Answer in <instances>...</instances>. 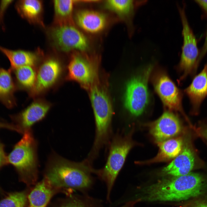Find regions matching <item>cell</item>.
I'll return each mask as SVG.
<instances>
[{
    "label": "cell",
    "instance_id": "34",
    "mask_svg": "<svg viewBox=\"0 0 207 207\" xmlns=\"http://www.w3.org/2000/svg\"><path fill=\"white\" fill-rule=\"evenodd\" d=\"M131 204H125L122 206L121 207H130V206H131Z\"/></svg>",
    "mask_w": 207,
    "mask_h": 207
},
{
    "label": "cell",
    "instance_id": "20",
    "mask_svg": "<svg viewBox=\"0 0 207 207\" xmlns=\"http://www.w3.org/2000/svg\"><path fill=\"white\" fill-rule=\"evenodd\" d=\"M16 10L23 18L30 22L43 25L42 20L43 10L41 1L37 0H23L16 3Z\"/></svg>",
    "mask_w": 207,
    "mask_h": 207
},
{
    "label": "cell",
    "instance_id": "18",
    "mask_svg": "<svg viewBox=\"0 0 207 207\" xmlns=\"http://www.w3.org/2000/svg\"><path fill=\"white\" fill-rule=\"evenodd\" d=\"M57 189L45 177L27 196L29 207H46Z\"/></svg>",
    "mask_w": 207,
    "mask_h": 207
},
{
    "label": "cell",
    "instance_id": "22",
    "mask_svg": "<svg viewBox=\"0 0 207 207\" xmlns=\"http://www.w3.org/2000/svg\"><path fill=\"white\" fill-rule=\"evenodd\" d=\"M11 71L14 73L17 87L29 92L33 89L36 79L37 69L35 67L23 66Z\"/></svg>",
    "mask_w": 207,
    "mask_h": 207
},
{
    "label": "cell",
    "instance_id": "1",
    "mask_svg": "<svg viewBox=\"0 0 207 207\" xmlns=\"http://www.w3.org/2000/svg\"><path fill=\"white\" fill-rule=\"evenodd\" d=\"M205 187L204 179L197 173L164 179L145 187L142 199L150 202L180 201L198 196Z\"/></svg>",
    "mask_w": 207,
    "mask_h": 207
},
{
    "label": "cell",
    "instance_id": "3",
    "mask_svg": "<svg viewBox=\"0 0 207 207\" xmlns=\"http://www.w3.org/2000/svg\"><path fill=\"white\" fill-rule=\"evenodd\" d=\"M23 134L7 156V162L15 168L20 180L30 184L37 177V144L31 129Z\"/></svg>",
    "mask_w": 207,
    "mask_h": 207
},
{
    "label": "cell",
    "instance_id": "33",
    "mask_svg": "<svg viewBox=\"0 0 207 207\" xmlns=\"http://www.w3.org/2000/svg\"><path fill=\"white\" fill-rule=\"evenodd\" d=\"M194 207H207V203H200Z\"/></svg>",
    "mask_w": 207,
    "mask_h": 207
},
{
    "label": "cell",
    "instance_id": "5",
    "mask_svg": "<svg viewBox=\"0 0 207 207\" xmlns=\"http://www.w3.org/2000/svg\"><path fill=\"white\" fill-rule=\"evenodd\" d=\"M128 135L116 136L111 145L108 158L104 168L98 171L101 178L107 187V198L108 199L115 180L124 164L129 152L134 143Z\"/></svg>",
    "mask_w": 207,
    "mask_h": 207
},
{
    "label": "cell",
    "instance_id": "24",
    "mask_svg": "<svg viewBox=\"0 0 207 207\" xmlns=\"http://www.w3.org/2000/svg\"><path fill=\"white\" fill-rule=\"evenodd\" d=\"M75 1L55 0V20L57 26L73 25L72 14Z\"/></svg>",
    "mask_w": 207,
    "mask_h": 207
},
{
    "label": "cell",
    "instance_id": "9",
    "mask_svg": "<svg viewBox=\"0 0 207 207\" xmlns=\"http://www.w3.org/2000/svg\"><path fill=\"white\" fill-rule=\"evenodd\" d=\"M52 105L43 98H36L20 112L11 116L12 123L16 128L18 133L23 134L31 129L33 125L45 117Z\"/></svg>",
    "mask_w": 207,
    "mask_h": 207
},
{
    "label": "cell",
    "instance_id": "27",
    "mask_svg": "<svg viewBox=\"0 0 207 207\" xmlns=\"http://www.w3.org/2000/svg\"><path fill=\"white\" fill-rule=\"evenodd\" d=\"M7 156L5 150V145L0 140V169L8 164ZM0 188V191H1Z\"/></svg>",
    "mask_w": 207,
    "mask_h": 207
},
{
    "label": "cell",
    "instance_id": "17",
    "mask_svg": "<svg viewBox=\"0 0 207 207\" xmlns=\"http://www.w3.org/2000/svg\"><path fill=\"white\" fill-rule=\"evenodd\" d=\"M157 143L159 148L157 155L152 159L141 162L139 163H153L168 161L174 159L181 152L183 143L182 138L180 137L171 138Z\"/></svg>",
    "mask_w": 207,
    "mask_h": 207
},
{
    "label": "cell",
    "instance_id": "4",
    "mask_svg": "<svg viewBox=\"0 0 207 207\" xmlns=\"http://www.w3.org/2000/svg\"><path fill=\"white\" fill-rule=\"evenodd\" d=\"M90 97L96 124V135L92 150L98 152L109 137L112 111L106 92L98 85L91 87Z\"/></svg>",
    "mask_w": 207,
    "mask_h": 207
},
{
    "label": "cell",
    "instance_id": "2",
    "mask_svg": "<svg viewBox=\"0 0 207 207\" xmlns=\"http://www.w3.org/2000/svg\"><path fill=\"white\" fill-rule=\"evenodd\" d=\"M91 170L85 161L75 162L53 154L48 159L45 177L57 189L83 190L92 184Z\"/></svg>",
    "mask_w": 207,
    "mask_h": 207
},
{
    "label": "cell",
    "instance_id": "6",
    "mask_svg": "<svg viewBox=\"0 0 207 207\" xmlns=\"http://www.w3.org/2000/svg\"><path fill=\"white\" fill-rule=\"evenodd\" d=\"M153 69L149 65L132 78L127 83L125 105L133 115L138 116L144 110L149 101L148 82Z\"/></svg>",
    "mask_w": 207,
    "mask_h": 207
},
{
    "label": "cell",
    "instance_id": "12",
    "mask_svg": "<svg viewBox=\"0 0 207 207\" xmlns=\"http://www.w3.org/2000/svg\"><path fill=\"white\" fill-rule=\"evenodd\" d=\"M155 91L164 105L170 110L178 111L185 116L182 106V94L176 85L165 74H157L153 80Z\"/></svg>",
    "mask_w": 207,
    "mask_h": 207
},
{
    "label": "cell",
    "instance_id": "23",
    "mask_svg": "<svg viewBox=\"0 0 207 207\" xmlns=\"http://www.w3.org/2000/svg\"><path fill=\"white\" fill-rule=\"evenodd\" d=\"M146 1L109 0L105 2V7L117 14L123 17L132 16L137 7L146 3Z\"/></svg>",
    "mask_w": 207,
    "mask_h": 207
},
{
    "label": "cell",
    "instance_id": "28",
    "mask_svg": "<svg viewBox=\"0 0 207 207\" xmlns=\"http://www.w3.org/2000/svg\"><path fill=\"white\" fill-rule=\"evenodd\" d=\"M7 129L17 132L16 127L12 123H10L0 121V129Z\"/></svg>",
    "mask_w": 207,
    "mask_h": 207
},
{
    "label": "cell",
    "instance_id": "13",
    "mask_svg": "<svg viewBox=\"0 0 207 207\" xmlns=\"http://www.w3.org/2000/svg\"><path fill=\"white\" fill-rule=\"evenodd\" d=\"M148 125L150 133L157 142L164 141L177 136L181 129L178 118L169 112H164L158 119Z\"/></svg>",
    "mask_w": 207,
    "mask_h": 207
},
{
    "label": "cell",
    "instance_id": "11",
    "mask_svg": "<svg viewBox=\"0 0 207 207\" xmlns=\"http://www.w3.org/2000/svg\"><path fill=\"white\" fill-rule=\"evenodd\" d=\"M97 76V68L89 59L79 54L72 56L67 67L66 80L75 81L88 88L94 84Z\"/></svg>",
    "mask_w": 207,
    "mask_h": 207
},
{
    "label": "cell",
    "instance_id": "26",
    "mask_svg": "<svg viewBox=\"0 0 207 207\" xmlns=\"http://www.w3.org/2000/svg\"><path fill=\"white\" fill-rule=\"evenodd\" d=\"M57 207H91L87 202L78 198L72 197L62 201Z\"/></svg>",
    "mask_w": 207,
    "mask_h": 207
},
{
    "label": "cell",
    "instance_id": "29",
    "mask_svg": "<svg viewBox=\"0 0 207 207\" xmlns=\"http://www.w3.org/2000/svg\"><path fill=\"white\" fill-rule=\"evenodd\" d=\"M207 52V31L206 32L205 41L202 48L200 53L199 54L198 62L199 64L200 61L202 59Z\"/></svg>",
    "mask_w": 207,
    "mask_h": 207
},
{
    "label": "cell",
    "instance_id": "14",
    "mask_svg": "<svg viewBox=\"0 0 207 207\" xmlns=\"http://www.w3.org/2000/svg\"><path fill=\"white\" fill-rule=\"evenodd\" d=\"M185 91L190 100L192 111L194 113H197L202 102L207 97V63L194 77Z\"/></svg>",
    "mask_w": 207,
    "mask_h": 207
},
{
    "label": "cell",
    "instance_id": "10",
    "mask_svg": "<svg viewBox=\"0 0 207 207\" xmlns=\"http://www.w3.org/2000/svg\"><path fill=\"white\" fill-rule=\"evenodd\" d=\"M51 34L55 46L62 51L73 50L85 51L88 47L85 36L73 25L57 26L53 29Z\"/></svg>",
    "mask_w": 207,
    "mask_h": 207
},
{
    "label": "cell",
    "instance_id": "15",
    "mask_svg": "<svg viewBox=\"0 0 207 207\" xmlns=\"http://www.w3.org/2000/svg\"><path fill=\"white\" fill-rule=\"evenodd\" d=\"M194 164L193 152L189 144L183 143L180 154L167 166L162 170L163 174L177 177L190 173Z\"/></svg>",
    "mask_w": 207,
    "mask_h": 207
},
{
    "label": "cell",
    "instance_id": "19",
    "mask_svg": "<svg viewBox=\"0 0 207 207\" xmlns=\"http://www.w3.org/2000/svg\"><path fill=\"white\" fill-rule=\"evenodd\" d=\"M12 71L0 67V102L9 108L16 105L14 93L17 86Z\"/></svg>",
    "mask_w": 207,
    "mask_h": 207
},
{
    "label": "cell",
    "instance_id": "30",
    "mask_svg": "<svg viewBox=\"0 0 207 207\" xmlns=\"http://www.w3.org/2000/svg\"><path fill=\"white\" fill-rule=\"evenodd\" d=\"M12 1H3L1 2L0 6V20H2L4 12Z\"/></svg>",
    "mask_w": 207,
    "mask_h": 207
},
{
    "label": "cell",
    "instance_id": "25",
    "mask_svg": "<svg viewBox=\"0 0 207 207\" xmlns=\"http://www.w3.org/2000/svg\"><path fill=\"white\" fill-rule=\"evenodd\" d=\"M27 198L25 191L9 193L0 200V207H26Z\"/></svg>",
    "mask_w": 207,
    "mask_h": 207
},
{
    "label": "cell",
    "instance_id": "8",
    "mask_svg": "<svg viewBox=\"0 0 207 207\" xmlns=\"http://www.w3.org/2000/svg\"><path fill=\"white\" fill-rule=\"evenodd\" d=\"M64 68L61 62L54 58L44 61L37 68L36 83L29 92L30 97H39L54 87L62 78Z\"/></svg>",
    "mask_w": 207,
    "mask_h": 207
},
{
    "label": "cell",
    "instance_id": "31",
    "mask_svg": "<svg viewBox=\"0 0 207 207\" xmlns=\"http://www.w3.org/2000/svg\"><path fill=\"white\" fill-rule=\"evenodd\" d=\"M198 129V134L207 140V125L201 126Z\"/></svg>",
    "mask_w": 207,
    "mask_h": 207
},
{
    "label": "cell",
    "instance_id": "21",
    "mask_svg": "<svg viewBox=\"0 0 207 207\" xmlns=\"http://www.w3.org/2000/svg\"><path fill=\"white\" fill-rule=\"evenodd\" d=\"M0 51L9 61L11 65L10 69L11 70L25 66L35 67L38 62L37 55L32 52L22 50H12L0 46Z\"/></svg>",
    "mask_w": 207,
    "mask_h": 207
},
{
    "label": "cell",
    "instance_id": "16",
    "mask_svg": "<svg viewBox=\"0 0 207 207\" xmlns=\"http://www.w3.org/2000/svg\"><path fill=\"white\" fill-rule=\"evenodd\" d=\"M76 22L78 26L89 33H99L105 28L107 23L106 17L99 12L90 10L78 12L75 16Z\"/></svg>",
    "mask_w": 207,
    "mask_h": 207
},
{
    "label": "cell",
    "instance_id": "7",
    "mask_svg": "<svg viewBox=\"0 0 207 207\" xmlns=\"http://www.w3.org/2000/svg\"><path fill=\"white\" fill-rule=\"evenodd\" d=\"M182 25L183 44L179 68L181 80L197 72L199 55L195 37L188 23L184 7H178Z\"/></svg>",
    "mask_w": 207,
    "mask_h": 207
},
{
    "label": "cell",
    "instance_id": "32",
    "mask_svg": "<svg viewBox=\"0 0 207 207\" xmlns=\"http://www.w3.org/2000/svg\"><path fill=\"white\" fill-rule=\"evenodd\" d=\"M195 1L207 13V0H196Z\"/></svg>",
    "mask_w": 207,
    "mask_h": 207
}]
</instances>
